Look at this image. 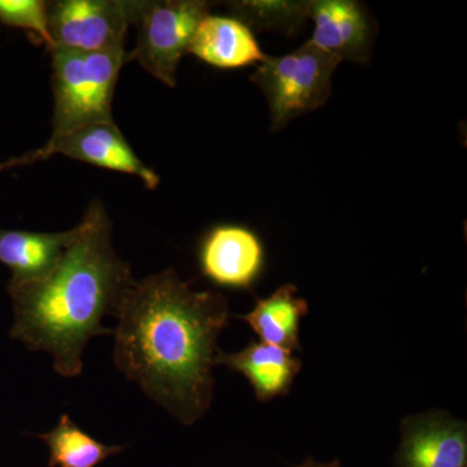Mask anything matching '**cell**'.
Listing matches in <instances>:
<instances>
[{
  "mask_svg": "<svg viewBox=\"0 0 467 467\" xmlns=\"http://www.w3.org/2000/svg\"><path fill=\"white\" fill-rule=\"evenodd\" d=\"M115 362L183 425L213 398L212 368L229 306L217 292L193 291L173 269L131 284L119 304Z\"/></svg>",
  "mask_w": 467,
  "mask_h": 467,
  "instance_id": "6da1fadb",
  "label": "cell"
},
{
  "mask_svg": "<svg viewBox=\"0 0 467 467\" xmlns=\"http://www.w3.org/2000/svg\"><path fill=\"white\" fill-rule=\"evenodd\" d=\"M134 279L117 254L112 223L103 202L88 205L75 239L50 273L27 284L9 285L14 306L11 337L50 353L60 376H79L88 340L113 334L101 319L116 316Z\"/></svg>",
  "mask_w": 467,
  "mask_h": 467,
  "instance_id": "7a4b0ae2",
  "label": "cell"
},
{
  "mask_svg": "<svg viewBox=\"0 0 467 467\" xmlns=\"http://www.w3.org/2000/svg\"><path fill=\"white\" fill-rule=\"evenodd\" d=\"M54 116L50 138L76 129L113 121L112 101L124 50L103 52L51 51Z\"/></svg>",
  "mask_w": 467,
  "mask_h": 467,
  "instance_id": "3957f363",
  "label": "cell"
},
{
  "mask_svg": "<svg viewBox=\"0 0 467 467\" xmlns=\"http://www.w3.org/2000/svg\"><path fill=\"white\" fill-rule=\"evenodd\" d=\"M339 64L309 41L284 57H266L250 79L265 95L270 130H282L292 119L324 107Z\"/></svg>",
  "mask_w": 467,
  "mask_h": 467,
  "instance_id": "277c9868",
  "label": "cell"
},
{
  "mask_svg": "<svg viewBox=\"0 0 467 467\" xmlns=\"http://www.w3.org/2000/svg\"><path fill=\"white\" fill-rule=\"evenodd\" d=\"M205 0H138L137 43L126 61H137L146 72L168 88L177 86V70L189 54L196 27L211 14Z\"/></svg>",
  "mask_w": 467,
  "mask_h": 467,
  "instance_id": "5b68a950",
  "label": "cell"
},
{
  "mask_svg": "<svg viewBox=\"0 0 467 467\" xmlns=\"http://www.w3.org/2000/svg\"><path fill=\"white\" fill-rule=\"evenodd\" d=\"M137 8L138 0L47 2L52 50H124L129 27L135 23Z\"/></svg>",
  "mask_w": 467,
  "mask_h": 467,
  "instance_id": "8992f818",
  "label": "cell"
},
{
  "mask_svg": "<svg viewBox=\"0 0 467 467\" xmlns=\"http://www.w3.org/2000/svg\"><path fill=\"white\" fill-rule=\"evenodd\" d=\"M54 155H63L95 167L134 175L150 190H155L160 183L159 175L138 158L116 122L88 125L60 137L50 138L41 149L0 162V173L45 161Z\"/></svg>",
  "mask_w": 467,
  "mask_h": 467,
  "instance_id": "52a82bcc",
  "label": "cell"
},
{
  "mask_svg": "<svg viewBox=\"0 0 467 467\" xmlns=\"http://www.w3.org/2000/svg\"><path fill=\"white\" fill-rule=\"evenodd\" d=\"M395 467H467V426L447 411L405 418Z\"/></svg>",
  "mask_w": 467,
  "mask_h": 467,
  "instance_id": "ba28073f",
  "label": "cell"
},
{
  "mask_svg": "<svg viewBox=\"0 0 467 467\" xmlns=\"http://www.w3.org/2000/svg\"><path fill=\"white\" fill-rule=\"evenodd\" d=\"M315 24L309 42L342 63L367 64L371 57L376 24L356 0H309Z\"/></svg>",
  "mask_w": 467,
  "mask_h": 467,
  "instance_id": "9c48e42d",
  "label": "cell"
},
{
  "mask_svg": "<svg viewBox=\"0 0 467 467\" xmlns=\"http://www.w3.org/2000/svg\"><path fill=\"white\" fill-rule=\"evenodd\" d=\"M264 256L259 236L239 225L214 227L199 252L202 275L227 288H250L263 270Z\"/></svg>",
  "mask_w": 467,
  "mask_h": 467,
  "instance_id": "30bf717a",
  "label": "cell"
},
{
  "mask_svg": "<svg viewBox=\"0 0 467 467\" xmlns=\"http://www.w3.org/2000/svg\"><path fill=\"white\" fill-rule=\"evenodd\" d=\"M189 54L220 69L261 64L267 57L250 27L235 17L211 14L196 27Z\"/></svg>",
  "mask_w": 467,
  "mask_h": 467,
  "instance_id": "8fae6325",
  "label": "cell"
},
{
  "mask_svg": "<svg viewBox=\"0 0 467 467\" xmlns=\"http://www.w3.org/2000/svg\"><path fill=\"white\" fill-rule=\"evenodd\" d=\"M214 365H225L250 382L260 401H270L290 391L301 361L287 349L264 342L251 343L241 352L217 350Z\"/></svg>",
  "mask_w": 467,
  "mask_h": 467,
  "instance_id": "7c38bea8",
  "label": "cell"
},
{
  "mask_svg": "<svg viewBox=\"0 0 467 467\" xmlns=\"http://www.w3.org/2000/svg\"><path fill=\"white\" fill-rule=\"evenodd\" d=\"M76 234L77 226L61 233L0 229V263L11 270L9 285L38 281L48 275Z\"/></svg>",
  "mask_w": 467,
  "mask_h": 467,
  "instance_id": "4fadbf2b",
  "label": "cell"
},
{
  "mask_svg": "<svg viewBox=\"0 0 467 467\" xmlns=\"http://www.w3.org/2000/svg\"><path fill=\"white\" fill-rule=\"evenodd\" d=\"M308 315V301L297 296V287L284 285L266 299H257L256 306L242 316L261 342L290 350L299 348L301 318Z\"/></svg>",
  "mask_w": 467,
  "mask_h": 467,
  "instance_id": "5bb4252c",
  "label": "cell"
},
{
  "mask_svg": "<svg viewBox=\"0 0 467 467\" xmlns=\"http://www.w3.org/2000/svg\"><path fill=\"white\" fill-rule=\"evenodd\" d=\"M36 438L50 450V467H97L124 451L121 445H107L91 438L67 414L61 416L55 429Z\"/></svg>",
  "mask_w": 467,
  "mask_h": 467,
  "instance_id": "9a60e30c",
  "label": "cell"
},
{
  "mask_svg": "<svg viewBox=\"0 0 467 467\" xmlns=\"http://www.w3.org/2000/svg\"><path fill=\"white\" fill-rule=\"evenodd\" d=\"M230 16L252 32H278L291 36L309 18V0H241L227 3Z\"/></svg>",
  "mask_w": 467,
  "mask_h": 467,
  "instance_id": "2e32d148",
  "label": "cell"
},
{
  "mask_svg": "<svg viewBox=\"0 0 467 467\" xmlns=\"http://www.w3.org/2000/svg\"><path fill=\"white\" fill-rule=\"evenodd\" d=\"M0 24L26 30L36 42L52 50L48 30L47 2L43 0H0Z\"/></svg>",
  "mask_w": 467,
  "mask_h": 467,
  "instance_id": "e0dca14e",
  "label": "cell"
},
{
  "mask_svg": "<svg viewBox=\"0 0 467 467\" xmlns=\"http://www.w3.org/2000/svg\"><path fill=\"white\" fill-rule=\"evenodd\" d=\"M295 467H343L342 463H340L339 460L333 461H326V462H322V461H317L309 457V459H306L303 462L299 463V465Z\"/></svg>",
  "mask_w": 467,
  "mask_h": 467,
  "instance_id": "ac0fdd59",
  "label": "cell"
}]
</instances>
